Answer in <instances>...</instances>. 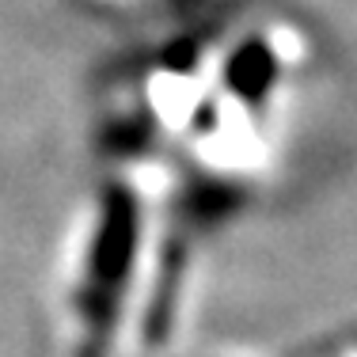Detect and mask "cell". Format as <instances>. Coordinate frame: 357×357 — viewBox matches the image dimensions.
Here are the masks:
<instances>
[{"label":"cell","mask_w":357,"mask_h":357,"mask_svg":"<svg viewBox=\"0 0 357 357\" xmlns=\"http://www.w3.org/2000/svg\"><path fill=\"white\" fill-rule=\"evenodd\" d=\"M133 236H137V206L126 190H110L103 228H99L96 251H91V270L84 285V316L96 338L107 335V323L118 308V289L130 274L133 259Z\"/></svg>","instance_id":"cell-1"}]
</instances>
